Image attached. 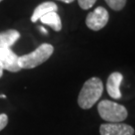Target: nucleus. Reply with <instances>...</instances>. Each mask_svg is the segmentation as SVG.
I'll return each instance as SVG.
<instances>
[{"label": "nucleus", "instance_id": "7", "mask_svg": "<svg viewBox=\"0 0 135 135\" xmlns=\"http://www.w3.org/2000/svg\"><path fill=\"white\" fill-rule=\"evenodd\" d=\"M122 80H123V75L119 72H113L109 75L106 84V89L109 96L114 99L121 98L120 85Z\"/></svg>", "mask_w": 135, "mask_h": 135}, {"label": "nucleus", "instance_id": "9", "mask_svg": "<svg viewBox=\"0 0 135 135\" xmlns=\"http://www.w3.org/2000/svg\"><path fill=\"white\" fill-rule=\"evenodd\" d=\"M19 38L20 33L14 29H9L4 32H0V47L9 48Z\"/></svg>", "mask_w": 135, "mask_h": 135}, {"label": "nucleus", "instance_id": "13", "mask_svg": "<svg viewBox=\"0 0 135 135\" xmlns=\"http://www.w3.org/2000/svg\"><path fill=\"white\" fill-rule=\"evenodd\" d=\"M7 123H8V116L4 113L0 114V131L4 129L7 125Z\"/></svg>", "mask_w": 135, "mask_h": 135}, {"label": "nucleus", "instance_id": "14", "mask_svg": "<svg viewBox=\"0 0 135 135\" xmlns=\"http://www.w3.org/2000/svg\"><path fill=\"white\" fill-rule=\"evenodd\" d=\"M59 1H62L64 3H72L74 0H59Z\"/></svg>", "mask_w": 135, "mask_h": 135}, {"label": "nucleus", "instance_id": "12", "mask_svg": "<svg viewBox=\"0 0 135 135\" xmlns=\"http://www.w3.org/2000/svg\"><path fill=\"white\" fill-rule=\"evenodd\" d=\"M96 0H78V4L82 9H90L93 5L95 4Z\"/></svg>", "mask_w": 135, "mask_h": 135}, {"label": "nucleus", "instance_id": "10", "mask_svg": "<svg viewBox=\"0 0 135 135\" xmlns=\"http://www.w3.org/2000/svg\"><path fill=\"white\" fill-rule=\"evenodd\" d=\"M40 21L43 23L50 26L53 29L54 31H60L62 28V23H61V19L57 14V12H49L47 14H45L40 18Z\"/></svg>", "mask_w": 135, "mask_h": 135}, {"label": "nucleus", "instance_id": "6", "mask_svg": "<svg viewBox=\"0 0 135 135\" xmlns=\"http://www.w3.org/2000/svg\"><path fill=\"white\" fill-rule=\"evenodd\" d=\"M101 135H134V129L124 123H105L100 125Z\"/></svg>", "mask_w": 135, "mask_h": 135}, {"label": "nucleus", "instance_id": "5", "mask_svg": "<svg viewBox=\"0 0 135 135\" xmlns=\"http://www.w3.org/2000/svg\"><path fill=\"white\" fill-rule=\"evenodd\" d=\"M18 55L10 48H1L0 47V67L3 70L10 72H19L21 70L18 64Z\"/></svg>", "mask_w": 135, "mask_h": 135}, {"label": "nucleus", "instance_id": "15", "mask_svg": "<svg viewBox=\"0 0 135 135\" xmlns=\"http://www.w3.org/2000/svg\"><path fill=\"white\" fill-rule=\"evenodd\" d=\"M40 30H41V32L44 34H47V31L45 30V28H43V27H40Z\"/></svg>", "mask_w": 135, "mask_h": 135}, {"label": "nucleus", "instance_id": "11", "mask_svg": "<svg viewBox=\"0 0 135 135\" xmlns=\"http://www.w3.org/2000/svg\"><path fill=\"white\" fill-rule=\"evenodd\" d=\"M105 2L111 9L116 10V11L122 10L126 4V0H105Z\"/></svg>", "mask_w": 135, "mask_h": 135}, {"label": "nucleus", "instance_id": "2", "mask_svg": "<svg viewBox=\"0 0 135 135\" xmlns=\"http://www.w3.org/2000/svg\"><path fill=\"white\" fill-rule=\"evenodd\" d=\"M54 51L51 44L43 43L34 50L33 52L18 57V64L21 69H31L41 65L47 61Z\"/></svg>", "mask_w": 135, "mask_h": 135}, {"label": "nucleus", "instance_id": "16", "mask_svg": "<svg viewBox=\"0 0 135 135\" xmlns=\"http://www.w3.org/2000/svg\"><path fill=\"white\" fill-rule=\"evenodd\" d=\"M2 75H3V69L2 67H0V78L2 77Z\"/></svg>", "mask_w": 135, "mask_h": 135}, {"label": "nucleus", "instance_id": "4", "mask_svg": "<svg viewBox=\"0 0 135 135\" xmlns=\"http://www.w3.org/2000/svg\"><path fill=\"white\" fill-rule=\"evenodd\" d=\"M109 19V14L104 7L98 6L86 17V25L89 29L93 31H98L106 26Z\"/></svg>", "mask_w": 135, "mask_h": 135}, {"label": "nucleus", "instance_id": "18", "mask_svg": "<svg viewBox=\"0 0 135 135\" xmlns=\"http://www.w3.org/2000/svg\"><path fill=\"white\" fill-rule=\"evenodd\" d=\"M1 1H2V0H0V2H1Z\"/></svg>", "mask_w": 135, "mask_h": 135}, {"label": "nucleus", "instance_id": "17", "mask_svg": "<svg viewBox=\"0 0 135 135\" xmlns=\"http://www.w3.org/2000/svg\"><path fill=\"white\" fill-rule=\"evenodd\" d=\"M0 97H1V98H5V95H4V94H2V95H1Z\"/></svg>", "mask_w": 135, "mask_h": 135}, {"label": "nucleus", "instance_id": "1", "mask_svg": "<svg viewBox=\"0 0 135 135\" xmlns=\"http://www.w3.org/2000/svg\"><path fill=\"white\" fill-rule=\"evenodd\" d=\"M103 93V83L101 79L92 77L82 86L78 95V105L82 109H89L96 103Z\"/></svg>", "mask_w": 135, "mask_h": 135}, {"label": "nucleus", "instance_id": "3", "mask_svg": "<svg viewBox=\"0 0 135 135\" xmlns=\"http://www.w3.org/2000/svg\"><path fill=\"white\" fill-rule=\"evenodd\" d=\"M98 113L103 120L108 123H120L128 115L127 109L123 105L110 100H102L98 103Z\"/></svg>", "mask_w": 135, "mask_h": 135}, {"label": "nucleus", "instance_id": "8", "mask_svg": "<svg viewBox=\"0 0 135 135\" xmlns=\"http://www.w3.org/2000/svg\"><path fill=\"white\" fill-rule=\"evenodd\" d=\"M58 6L54 2H50V1H47V2H43L41 4H39L35 10L32 13V16H31V21L32 22H36L37 20H39L42 16H44L45 14H47L49 12H57Z\"/></svg>", "mask_w": 135, "mask_h": 135}]
</instances>
